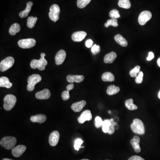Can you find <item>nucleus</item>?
<instances>
[{
	"instance_id": "30",
	"label": "nucleus",
	"mask_w": 160,
	"mask_h": 160,
	"mask_svg": "<svg viewBox=\"0 0 160 160\" xmlns=\"http://www.w3.org/2000/svg\"><path fill=\"white\" fill-rule=\"evenodd\" d=\"M111 126V122L110 119H106L103 121L102 126V130L104 133H108L109 128Z\"/></svg>"
},
{
	"instance_id": "35",
	"label": "nucleus",
	"mask_w": 160,
	"mask_h": 160,
	"mask_svg": "<svg viewBox=\"0 0 160 160\" xmlns=\"http://www.w3.org/2000/svg\"><path fill=\"white\" fill-rule=\"evenodd\" d=\"M110 17L112 19H118L120 17L119 11L116 9H113L110 13Z\"/></svg>"
},
{
	"instance_id": "32",
	"label": "nucleus",
	"mask_w": 160,
	"mask_h": 160,
	"mask_svg": "<svg viewBox=\"0 0 160 160\" xmlns=\"http://www.w3.org/2000/svg\"><path fill=\"white\" fill-rule=\"evenodd\" d=\"M91 0H78L77 5L80 9L84 8L90 2Z\"/></svg>"
},
{
	"instance_id": "20",
	"label": "nucleus",
	"mask_w": 160,
	"mask_h": 160,
	"mask_svg": "<svg viewBox=\"0 0 160 160\" xmlns=\"http://www.w3.org/2000/svg\"><path fill=\"white\" fill-rule=\"evenodd\" d=\"M117 57L116 52H110L105 56L104 61L106 64H111L114 62Z\"/></svg>"
},
{
	"instance_id": "11",
	"label": "nucleus",
	"mask_w": 160,
	"mask_h": 160,
	"mask_svg": "<svg viewBox=\"0 0 160 160\" xmlns=\"http://www.w3.org/2000/svg\"><path fill=\"white\" fill-rule=\"evenodd\" d=\"M92 119V115L90 110H86L84 111L81 116L78 118V120L79 123L83 124L86 121H90Z\"/></svg>"
},
{
	"instance_id": "38",
	"label": "nucleus",
	"mask_w": 160,
	"mask_h": 160,
	"mask_svg": "<svg viewBox=\"0 0 160 160\" xmlns=\"http://www.w3.org/2000/svg\"><path fill=\"white\" fill-rule=\"evenodd\" d=\"M143 75H144V74H143V72L141 71L140 72V73H139L138 75L137 76V77L135 78V82H136V83L139 84L141 83L142 82Z\"/></svg>"
},
{
	"instance_id": "24",
	"label": "nucleus",
	"mask_w": 160,
	"mask_h": 160,
	"mask_svg": "<svg viewBox=\"0 0 160 160\" xmlns=\"http://www.w3.org/2000/svg\"><path fill=\"white\" fill-rule=\"evenodd\" d=\"M102 79L103 82H112L115 80V77L112 73L107 72L103 74L102 76Z\"/></svg>"
},
{
	"instance_id": "13",
	"label": "nucleus",
	"mask_w": 160,
	"mask_h": 160,
	"mask_svg": "<svg viewBox=\"0 0 160 160\" xmlns=\"http://www.w3.org/2000/svg\"><path fill=\"white\" fill-rule=\"evenodd\" d=\"M26 149V147L24 145H18L13 147L12 150L13 155L16 157L21 156Z\"/></svg>"
},
{
	"instance_id": "4",
	"label": "nucleus",
	"mask_w": 160,
	"mask_h": 160,
	"mask_svg": "<svg viewBox=\"0 0 160 160\" xmlns=\"http://www.w3.org/2000/svg\"><path fill=\"white\" fill-rule=\"evenodd\" d=\"M4 108L6 111H10L16 103L17 98L12 94L7 95L4 99Z\"/></svg>"
},
{
	"instance_id": "3",
	"label": "nucleus",
	"mask_w": 160,
	"mask_h": 160,
	"mask_svg": "<svg viewBox=\"0 0 160 160\" xmlns=\"http://www.w3.org/2000/svg\"><path fill=\"white\" fill-rule=\"evenodd\" d=\"M16 143V138L15 137L11 136L4 137L1 139L0 141L1 145L8 150L13 149Z\"/></svg>"
},
{
	"instance_id": "43",
	"label": "nucleus",
	"mask_w": 160,
	"mask_h": 160,
	"mask_svg": "<svg viewBox=\"0 0 160 160\" xmlns=\"http://www.w3.org/2000/svg\"><path fill=\"white\" fill-rule=\"evenodd\" d=\"M154 58V53L153 52H150L149 53V56H148V58H147V60H152V59H153Z\"/></svg>"
},
{
	"instance_id": "34",
	"label": "nucleus",
	"mask_w": 160,
	"mask_h": 160,
	"mask_svg": "<svg viewBox=\"0 0 160 160\" xmlns=\"http://www.w3.org/2000/svg\"><path fill=\"white\" fill-rule=\"evenodd\" d=\"M103 121L102 119L99 116H97L95 119V126L97 128H99L102 127Z\"/></svg>"
},
{
	"instance_id": "1",
	"label": "nucleus",
	"mask_w": 160,
	"mask_h": 160,
	"mask_svg": "<svg viewBox=\"0 0 160 160\" xmlns=\"http://www.w3.org/2000/svg\"><path fill=\"white\" fill-rule=\"evenodd\" d=\"M45 54L41 53L40 58L39 60L34 59L32 60L30 63V66L33 69L38 68L40 71L45 70V66L47 65V61L44 58Z\"/></svg>"
},
{
	"instance_id": "17",
	"label": "nucleus",
	"mask_w": 160,
	"mask_h": 160,
	"mask_svg": "<svg viewBox=\"0 0 160 160\" xmlns=\"http://www.w3.org/2000/svg\"><path fill=\"white\" fill-rule=\"evenodd\" d=\"M67 81L68 82L71 83L77 82L80 83L84 81L85 77L83 75H69L67 77Z\"/></svg>"
},
{
	"instance_id": "27",
	"label": "nucleus",
	"mask_w": 160,
	"mask_h": 160,
	"mask_svg": "<svg viewBox=\"0 0 160 160\" xmlns=\"http://www.w3.org/2000/svg\"><path fill=\"white\" fill-rule=\"evenodd\" d=\"M125 106L128 110H134L137 109V106L133 104V99H129L125 102Z\"/></svg>"
},
{
	"instance_id": "31",
	"label": "nucleus",
	"mask_w": 160,
	"mask_h": 160,
	"mask_svg": "<svg viewBox=\"0 0 160 160\" xmlns=\"http://www.w3.org/2000/svg\"><path fill=\"white\" fill-rule=\"evenodd\" d=\"M110 26H113L114 27H118V21L117 19H112L108 20L107 21L106 23L105 24V26L106 27H108Z\"/></svg>"
},
{
	"instance_id": "29",
	"label": "nucleus",
	"mask_w": 160,
	"mask_h": 160,
	"mask_svg": "<svg viewBox=\"0 0 160 160\" xmlns=\"http://www.w3.org/2000/svg\"><path fill=\"white\" fill-rule=\"evenodd\" d=\"M37 21V17H29L28 18L27 25L29 28L32 29L34 27Z\"/></svg>"
},
{
	"instance_id": "21",
	"label": "nucleus",
	"mask_w": 160,
	"mask_h": 160,
	"mask_svg": "<svg viewBox=\"0 0 160 160\" xmlns=\"http://www.w3.org/2000/svg\"><path fill=\"white\" fill-rule=\"evenodd\" d=\"M13 84L10 82L8 78L6 77H2L0 78V87L10 89L12 87Z\"/></svg>"
},
{
	"instance_id": "5",
	"label": "nucleus",
	"mask_w": 160,
	"mask_h": 160,
	"mask_svg": "<svg viewBox=\"0 0 160 160\" xmlns=\"http://www.w3.org/2000/svg\"><path fill=\"white\" fill-rule=\"evenodd\" d=\"M41 77L40 75L34 74L30 76L28 78V84L27 89L29 91H32L35 88L37 84L41 81Z\"/></svg>"
},
{
	"instance_id": "41",
	"label": "nucleus",
	"mask_w": 160,
	"mask_h": 160,
	"mask_svg": "<svg viewBox=\"0 0 160 160\" xmlns=\"http://www.w3.org/2000/svg\"><path fill=\"white\" fill-rule=\"evenodd\" d=\"M93 44V41L92 40L89 39L87 40L86 42V46L87 48H90L92 46Z\"/></svg>"
},
{
	"instance_id": "50",
	"label": "nucleus",
	"mask_w": 160,
	"mask_h": 160,
	"mask_svg": "<svg viewBox=\"0 0 160 160\" xmlns=\"http://www.w3.org/2000/svg\"><path fill=\"white\" fill-rule=\"evenodd\" d=\"M158 98H159L160 99V91H159V93H158Z\"/></svg>"
},
{
	"instance_id": "33",
	"label": "nucleus",
	"mask_w": 160,
	"mask_h": 160,
	"mask_svg": "<svg viewBox=\"0 0 160 160\" xmlns=\"http://www.w3.org/2000/svg\"><path fill=\"white\" fill-rule=\"evenodd\" d=\"M140 68L141 67L140 66H137L131 70L129 72L130 76L132 78H136L140 73Z\"/></svg>"
},
{
	"instance_id": "26",
	"label": "nucleus",
	"mask_w": 160,
	"mask_h": 160,
	"mask_svg": "<svg viewBox=\"0 0 160 160\" xmlns=\"http://www.w3.org/2000/svg\"><path fill=\"white\" fill-rule=\"evenodd\" d=\"M21 30L20 25L18 23H14L11 25L9 29V33L11 35L14 36L17 33H19Z\"/></svg>"
},
{
	"instance_id": "52",
	"label": "nucleus",
	"mask_w": 160,
	"mask_h": 160,
	"mask_svg": "<svg viewBox=\"0 0 160 160\" xmlns=\"http://www.w3.org/2000/svg\"><path fill=\"white\" fill-rule=\"evenodd\" d=\"M111 111H109V113H110V114H111Z\"/></svg>"
},
{
	"instance_id": "14",
	"label": "nucleus",
	"mask_w": 160,
	"mask_h": 160,
	"mask_svg": "<svg viewBox=\"0 0 160 160\" xmlns=\"http://www.w3.org/2000/svg\"><path fill=\"white\" fill-rule=\"evenodd\" d=\"M51 96L50 91L48 89H45L42 91L37 92L36 94L35 97L37 99L46 100L48 99Z\"/></svg>"
},
{
	"instance_id": "6",
	"label": "nucleus",
	"mask_w": 160,
	"mask_h": 160,
	"mask_svg": "<svg viewBox=\"0 0 160 160\" xmlns=\"http://www.w3.org/2000/svg\"><path fill=\"white\" fill-rule=\"evenodd\" d=\"M50 12L48 13L49 18L54 22H56L59 18L60 9L59 6L56 4L52 5L50 8Z\"/></svg>"
},
{
	"instance_id": "45",
	"label": "nucleus",
	"mask_w": 160,
	"mask_h": 160,
	"mask_svg": "<svg viewBox=\"0 0 160 160\" xmlns=\"http://www.w3.org/2000/svg\"><path fill=\"white\" fill-rule=\"evenodd\" d=\"M110 122H111V125H113V126H115V125H116V124H117V123H116V122L114 121V119H113V118H111V119H110Z\"/></svg>"
},
{
	"instance_id": "42",
	"label": "nucleus",
	"mask_w": 160,
	"mask_h": 160,
	"mask_svg": "<svg viewBox=\"0 0 160 160\" xmlns=\"http://www.w3.org/2000/svg\"><path fill=\"white\" fill-rule=\"evenodd\" d=\"M115 128L114 127V126L113 125H111L110 126V128H109V131H108V133L110 134V135H112V134H114V133L115 132Z\"/></svg>"
},
{
	"instance_id": "48",
	"label": "nucleus",
	"mask_w": 160,
	"mask_h": 160,
	"mask_svg": "<svg viewBox=\"0 0 160 160\" xmlns=\"http://www.w3.org/2000/svg\"><path fill=\"white\" fill-rule=\"evenodd\" d=\"M157 64H158V66L160 67V58L158 59V60H157Z\"/></svg>"
},
{
	"instance_id": "7",
	"label": "nucleus",
	"mask_w": 160,
	"mask_h": 160,
	"mask_svg": "<svg viewBox=\"0 0 160 160\" xmlns=\"http://www.w3.org/2000/svg\"><path fill=\"white\" fill-rule=\"evenodd\" d=\"M14 63V59L12 56H8L0 63V70L4 72L12 67Z\"/></svg>"
},
{
	"instance_id": "8",
	"label": "nucleus",
	"mask_w": 160,
	"mask_h": 160,
	"mask_svg": "<svg viewBox=\"0 0 160 160\" xmlns=\"http://www.w3.org/2000/svg\"><path fill=\"white\" fill-rule=\"evenodd\" d=\"M36 43V40L34 39H28L20 40L18 42L20 47L22 48H29L33 47Z\"/></svg>"
},
{
	"instance_id": "44",
	"label": "nucleus",
	"mask_w": 160,
	"mask_h": 160,
	"mask_svg": "<svg viewBox=\"0 0 160 160\" xmlns=\"http://www.w3.org/2000/svg\"><path fill=\"white\" fill-rule=\"evenodd\" d=\"M74 88V85L73 84H69V85H68L66 87L67 90L70 91L71 90H73Z\"/></svg>"
},
{
	"instance_id": "25",
	"label": "nucleus",
	"mask_w": 160,
	"mask_h": 160,
	"mask_svg": "<svg viewBox=\"0 0 160 160\" xmlns=\"http://www.w3.org/2000/svg\"><path fill=\"white\" fill-rule=\"evenodd\" d=\"M120 90V89L119 87L116 86L115 85H111L107 88L106 93L109 95L111 96L118 94Z\"/></svg>"
},
{
	"instance_id": "46",
	"label": "nucleus",
	"mask_w": 160,
	"mask_h": 160,
	"mask_svg": "<svg viewBox=\"0 0 160 160\" xmlns=\"http://www.w3.org/2000/svg\"><path fill=\"white\" fill-rule=\"evenodd\" d=\"M114 119V121L116 122V123H118V122L119 121V118L118 117H115L113 118Z\"/></svg>"
},
{
	"instance_id": "19",
	"label": "nucleus",
	"mask_w": 160,
	"mask_h": 160,
	"mask_svg": "<svg viewBox=\"0 0 160 160\" xmlns=\"http://www.w3.org/2000/svg\"><path fill=\"white\" fill-rule=\"evenodd\" d=\"M46 116L44 114H37L35 116H32L30 118V120L33 122H37L39 123H43L46 121Z\"/></svg>"
},
{
	"instance_id": "28",
	"label": "nucleus",
	"mask_w": 160,
	"mask_h": 160,
	"mask_svg": "<svg viewBox=\"0 0 160 160\" xmlns=\"http://www.w3.org/2000/svg\"><path fill=\"white\" fill-rule=\"evenodd\" d=\"M118 5L121 8L125 9H129L131 6L129 0H119Z\"/></svg>"
},
{
	"instance_id": "9",
	"label": "nucleus",
	"mask_w": 160,
	"mask_h": 160,
	"mask_svg": "<svg viewBox=\"0 0 160 160\" xmlns=\"http://www.w3.org/2000/svg\"><path fill=\"white\" fill-rule=\"evenodd\" d=\"M152 17V13L149 11H143L140 13L138 17V22L139 24L141 25H145L147 21L151 19Z\"/></svg>"
},
{
	"instance_id": "2",
	"label": "nucleus",
	"mask_w": 160,
	"mask_h": 160,
	"mask_svg": "<svg viewBox=\"0 0 160 160\" xmlns=\"http://www.w3.org/2000/svg\"><path fill=\"white\" fill-rule=\"evenodd\" d=\"M131 129L133 133L139 135H143L145 133V129L143 122L139 119H134L130 125Z\"/></svg>"
},
{
	"instance_id": "40",
	"label": "nucleus",
	"mask_w": 160,
	"mask_h": 160,
	"mask_svg": "<svg viewBox=\"0 0 160 160\" xmlns=\"http://www.w3.org/2000/svg\"><path fill=\"white\" fill-rule=\"evenodd\" d=\"M128 160H145V159H143L142 157H141L140 156L135 155V156H132L128 159Z\"/></svg>"
},
{
	"instance_id": "18",
	"label": "nucleus",
	"mask_w": 160,
	"mask_h": 160,
	"mask_svg": "<svg viewBox=\"0 0 160 160\" xmlns=\"http://www.w3.org/2000/svg\"><path fill=\"white\" fill-rule=\"evenodd\" d=\"M86 101H82L74 103L72 105L71 109L75 112H79L82 110L83 108L86 106Z\"/></svg>"
},
{
	"instance_id": "16",
	"label": "nucleus",
	"mask_w": 160,
	"mask_h": 160,
	"mask_svg": "<svg viewBox=\"0 0 160 160\" xmlns=\"http://www.w3.org/2000/svg\"><path fill=\"white\" fill-rule=\"evenodd\" d=\"M140 141V137L137 136H134L130 141V144L134 149V151L137 153H139L141 151V149L139 145Z\"/></svg>"
},
{
	"instance_id": "39",
	"label": "nucleus",
	"mask_w": 160,
	"mask_h": 160,
	"mask_svg": "<svg viewBox=\"0 0 160 160\" xmlns=\"http://www.w3.org/2000/svg\"><path fill=\"white\" fill-rule=\"evenodd\" d=\"M62 98L64 101H67L70 98V93L68 90L64 91L62 93Z\"/></svg>"
},
{
	"instance_id": "49",
	"label": "nucleus",
	"mask_w": 160,
	"mask_h": 160,
	"mask_svg": "<svg viewBox=\"0 0 160 160\" xmlns=\"http://www.w3.org/2000/svg\"><path fill=\"white\" fill-rule=\"evenodd\" d=\"M2 160H12V159H9V158H4V159H3Z\"/></svg>"
},
{
	"instance_id": "15",
	"label": "nucleus",
	"mask_w": 160,
	"mask_h": 160,
	"mask_svg": "<svg viewBox=\"0 0 160 160\" xmlns=\"http://www.w3.org/2000/svg\"><path fill=\"white\" fill-rule=\"evenodd\" d=\"M87 33L84 31H78L74 33L72 36V39L75 42H81L86 36Z\"/></svg>"
},
{
	"instance_id": "10",
	"label": "nucleus",
	"mask_w": 160,
	"mask_h": 160,
	"mask_svg": "<svg viewBox=\"0 0 160 160\" xmlns=\"http://www.w3.org/2000/svg\"><path fill=\"white\" fill-rule=\"evenodd\" d=\"M60 138L59 133L58 131H54L50 134L48 142L51 146H55L58 143Z\"/></svg>"
},
{
	"instance_id": "51",
	"label": "nucleus",
	"mask_w": 160,
	"mask_h": 160,
	"mask_svg": "<svg viewBox=\"0 0 160 160\" xmlns=\"http://www.w3.org/2000/svg\"><path fill=\"white\" fill-rule=\"evenodd\" d=\"M89 160V159H82V160Z\"/></svg>"
},
{
	"instance_id": "36",
	"label": "nucleus",
	"mask_w": 160,
	"mask_h": 160,
	"mask_svg": "<svg viewBox=\"0 0 160 160\" xmlns=\"http://www.w3.org/2000/svg\"><path fill=\"white\" fill-rule=\"evenodd\" d=\"M83 143V141L80 138L76 139L75 141L74 145L75 149L77 151H78L80 148H81L82 147L81 145Z\"/></svg>"
},
{
	"instance_id": "47",
	"label": "nucleus",
	"mask_w": 160,
	"mask_h": 160,
	"mask_svg": "<svg viewBox=\"0 0 160 160\" xmlns=\"http://www.w3.org/2000/svg\"><path fill=\"white\" fill-rule=\"evenodd\" d=\"M114 127L115 128V129L118 130V129H119V126L118 125V123H117L115 126H114Z\"/></svg>"
},
{
	"instance_id": "23",
	"label": "nucleus",
	"mask_w": 160,
	"mask_h": 160,
	"mask_svg": "<svg viewBox=\"0 0 160 160\" xmlns=\"http://www.w3.org/2000/svg\"><path fill=\"white\" fill-rule=\"evenodd\" d=\"M115 41L122 47H126L128 45V42L120 34H117L114 37Z\"/></svg>"
},
{
	"instance_id": "37",
	"label": "nucleus",
	"mask_w": 160,
	"mask_h": 160,
	"mask_svg": "<svg viewBox=\"0 0 160 160\" xmlns=\"http://www.w3.org/2000/svg\"><path fill=\"white\" fill-rule=\"evenodd\" d=\"M101 48L99 45H97L96 44H95L94 45L92 46L91 48V52L94 55H96L99 52H100Z\"/></svg>"
},
{
	"instance_id": "12",
	"label": "nucleus",
	"mask_w": 160,
	"mask_h": 160,
	"mask_svg": "<svg viewBox=\"0 0 160 160\" xmlns=\"http://www.w3.org/2000/svg\"><path fill=\"white\" fill-rule=\"evenodd\" d=\"M66 56V53L64 50L61 49L59 51L56 55L55 58L56 64L58 66L62 64L65 60Z\"/></svg>"
},
{
	"instance_id": "22",
	"label": "nucleus",
	"mask_w": 160,
	"mask_h": 160,
	"mask_svg": "<svg viewBox=\"0 0 160 160\" xmlns=\"http://www.w3.org/2000/svg\"><path fill=\"white\" fill-rule=\"evenodd\" d=\"M33 5V3L31 1H29L27 3L26 7L25 9L23 11H21L19 13V16L21 18H25L28 15L29 13H30L32 7Z\"/></svg>"
}]
</instances>
